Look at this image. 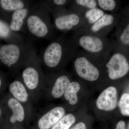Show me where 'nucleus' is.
Listing matches in <instances>:
<instances>
[{
  "instance_id": "nucleus-1",
  "label": "nucleus",
  "mask_w": 129,
  "mask_h": 129,
  "mask_svg": "<svg viewBox=\"0 0 129 129\" xmlns=\"http://www.w3.org/2000/svg\"><path fill=\"white\" fill-rule=\"evenodd\" d=\"M76 31L73 41L90 56H108L113 50V42L106 37Z\"/></svg>"
},
{
  "instance_id": "nucleus-2",
  "label": "nucleus",
  "mask_w": 129,
  "mask_h": 129,
  "mask_svg": "<svg viewBox=\"0 0 129 129\" xmlns=\"http://www.w3.org/2000/svg\"><path fill=\"white\" fill-rule=\"evenodd\" d=\"M77 45L74 42L58 40L49 44L44 51L43 61L47 68L54 69L66 56H75Z\"/></svg>"
},
{
  "instance_id": "nucleus-3",
  "label": "nucleus",
  "mask_w": 129,
  "mask_h": 129,
  "mask_svg": "<svg viewBox=\"0 0 129 129\" xmlns=\"http://www.w3.org/2000/svg\"><path fill=\"white\" fill-rule=\"evenodd\" d=\"M23 83L27 89L31 98L36 99L44 90L45 82L37 66L27 65L22 73Z\"/></svg>"
},
{
  "instance_id": "nucleus-4",
  "label": "nucleus",
  "mask_w": 129,
  "mask_h": 129,
  "mask_svg": "<svg viewBox=\"0 0 129 129\" xmlns=\"http://www.w3.org/2000/svg\"><path fill=\"white\" fill-rule=\"evenodd\" d=\"M115 51L109 54V58L106 64L109 78L114 80L122 78L129 72V62L127 52L113 50Z\"/></svg>"
},
{
  "instance_id": "nucleus-5",
  "label": "nucleus",
  "mask_w": 129,
  "mask_h": 129,
  "mask_svg": "<svg viewBox=\"0 0 129 129\" xmlns=\"http://www.w3.org/2000/svg\"><path fill=\"white\" fill-rule=\"evenodd\" d=\"M116 41L114 42V50L127 52L129 49V6L119 13L116 24Z\"/></svg>"
},
{
  "instance_id": "nucleus-6",
  "label": "nucleus",
  "mask_w": 129,
  "mask_h": 129,
  "mask_svg": "<svg viewBox=\"0 0 129 129\" xmlns=\"http://www.w3.org/2000/svg\"><path fill=\"white\" fill-rule=\"evenodd\" d=\"M74 62L76 73L81 78L94 81L99 78L100 73L98 68L90 61L89 55L84 52L77 54Z\"/></svg>"
},
{
  "instance_id": "nucleus-7",
  "label": "nucleus",
  "mask_w": 129,
  "mask_h": 129,
  "mask_svg": "<svg viewBox=\"0 0 129 129\" xmlns=\"http://www.w3.org/2000/svg\"><path fill=\"white\" fill-rule=\"evenodd\" d=\"M54 23L56 28L62 31L79 30L85 25L83 14L76 10L58 14Z\"/></svg>"
},
{
  "instance_id": "nucleus-8",
  "label": "nucleus",
  "mask_w": 129,
  "mask_h": 129,
  "mask_svg": "<svg viewBox=\"0 0 129 129\" xmlns=\"http://www.w3.org/2000/svg\"><path fill=\"white\" fill-rule=\"evenodd\" d=\"M118 17L119 14L105 13L92 25L78 30L90 34L106 37L107 34L116 26Z\"/></svg>"
},
{
  "instance_id": "nucleus-9",
  "label": "nucleus",
  "mask_w": 129,
  "mask_h": 129,
  "mask_svg": "<svg viewBox=\"0 0 129 129\" xmlns=\"http://www.w3.org/2000/svg\"><path fill=\"white\" fill-rule=\"evenodd\" d=\"M9 91L12 97L18 101L25 108L28 116L31 112V98L27 89L22 81L16 80L9 86Z\"/></svg>"
},
{
  "instance_id": "nucleus-10",
  "label": "nucleus",
  "mask_w": 129,
  "mask_h": 129,
  "mask_svg": "<svg viewBox=\"0 0 129 129\" xmlns=\"http://www.w3.org/2000/svg\"><path fill=\"white\" fill-rule=\"evenodd\" d=\"M64 108L57 106L48 110L40 117L37 122L39 129H50L65 115Z\"/></svg>"
},
{
  "instance_id": "nucleus-11",
  "label": "nucleus",
  "mask_w": 129,
  "mask_h": 129,
  "mask_svg": "<svg viewBox=\"0 0 129 129\" xmlns=\"http://www.w3.org/2000/svg\"><path fill=\"white\" fill-rule=\"evenodd\" d=\"M117 104V92L116 88L110 86L104 90L98 97L96 101L98 108L110 111L116 108Z\"/></svg>"
},
{
  "instance_id": "nucleus-12",
  "label": "nucleus",
  "mask_w": 129,
  "mask_h": 129,
  "mask_svg": "<svg viewBox=\"0 0 129 129\" xmlns=\"http://www.w3.org/2000/svg\"><path fill=\"white\" fill-rule=\"evenodd\" d=\"M21 54L20 48L15 44L4 45L0 48V60L3 64L9 67L17 63Z\"/></svg>"
},
{
  "instance_id": "nucleus-13",
  "label": "nucleus",
  "mask_w": 129,
  "mask_h": 129,
  "mask_svg": "<svg viewBox=\"0 0 129 129\" xmlns=\"http://www.w3.org/2000/svg\"><path fill=\"white\" fill-rule=\"evenodd\" d=\"M70 83L68 76L66 75H61L56 79L52 85L45 87L44 90L46 91L48 98L51 96L53 99H58L64 95Z\"/></svg>"
},
{
  "instance_id": "nucleus-14",
  "label": "nucleus",
  "mask_w": 129,
  "mask_h": 129,
  "mask_svg": "<svg viewBox=\"0 0 129 129\" xmlns=\"http://www.w3.org/2000/svg\"><path fill=\"white\" fill-rule=\"evenodd\" d=\"M27 23L29 30L35 36L43 38L48 35V26L39 16L35 14L30 15L27 19Z\"/></svg>"
},
{
  "instance_id": "nucleus-15",
  "label": "nucleus",
  "mask_w": 129,
  "mask_h": 129,
  "mask_svg": "<svg viewBox=\"0 0 129 129\" xmlns=\"http://www.w3.org/2000/svg\"><path fill=\"white\" fill-rule=\"evenodd\" d=\"M7 104L12 111V114L9 118V121L12 123H15L17 122L22 123L26 117H28L24 106L12 97L8 99Z\"/></svg>"
},
{
  "instance_id": "nucleus-16",
  "label": "nucleus",
  "mask_w": 129,
  "mask_h": 129,
  "mask_svg": "<svg viewBox=\"0 0 129 129\" xmlns=\"http://www.w3.org/2000/svg\"><path fill=\"white\" fill-rule=\"evenodd\" d=\"M28 9L26 8L15 11L12 15L10 28L13 31H19L24 23V19L27 15Z\"/></svg>"
},
{
  "instance_id": "nucleus-17",
  "label": "nucleus",
  "mask_w": 129,
  "mask_h": 129,
  "mask_svg": "<svg viewBox=\"0 0 129 129\" xmlns=\"http://www.w3.org/2000/svg\"><path fill=\"white\" fill-rule=\"evenodd\" d=\"M105 13L104 11L98 7L84 12L82 14L84 19L85 25L83 28L81 29L92 25L100 19Z\"/></svg>"
},
{
  "instance_id": "nucleus-18",
  "label": "nucleus",
  "mask_w": 129,
  "mask_h": 129,
  "mask_svg": "<svg viewBox=\"0 0 129 129\" xmlns=\"http://www.w3.org/2000/svg\"><path fill=\"white\" fill-rule=\"evenodd\" d=\"M80 85L76 81L71 82L64 94L66 101L71 105H74L78 102L77 93L80 89Z\"/></svg>"
},
{
  "instance_id": "nucleus-19",
  "label": "nucleus",
  "mask_w": 129,
  "mask_h": 129,
  "mask_svg": "<svg viewBox=\"0 0 129 129\" xmlns=\"http://www.w3.org/2000/svg\"><path fill=\"white\" fill-rule=\"evenodd\" d=\"M75 117L72 114H66L50 129H69L75 122Z\"/></svg>"
},
{
  "instance_id": "nucleus-20",
  "label": "nucleus",
  "mask_w": 129,
  "mask_h": 129,
  "mask_svg": "<svg viewBox=\"0 0 129 129\" xmlns=\"http://www.w3.org/2000/svg\"><path fill=\"white\" fill-rule=\"evenodd\" d=\"M0 4L3 9L6 11H15L24 8V4L20 0H1Z\"/></svg>"
},
{
  "instance_id": "nucleus-21",
  "label": "nucleus",
  "mask_w": 129,
  "mask_h": 129,
  "mask_svg": "<svg viewBox=\"0 0 129 129\" xmlns=\"http://www.w3.org/2000/svg\"><path fill=\"white\" fill-rule=\"evenodd\" d=\"M75 5L79 8L76 10L83 13L89 9L97 7V1L95 0H76L74 1Z\"/></svg>"
},
{
  "instance_id": "nucleus-22",
  "label": "nucleus",
  "mask_w": 129,
  "mask_h": 129,
  "mask_svg": "<svg viewBox=\"0 0 129 129\" xmlns=\"http://www.w3.org/2000/svg\"><path fill=\"white\" fill-rule=\"evenodd\" d=\"M98 6L103 11L112 12L118 8L117 1L114 0H98Z\"/></svg>"
},
{
  "instance_id": "nucleus-23",
  "label": "nucleus",
  "mask_w": 129,
  "mask_h": 129,
  "mask_svg": "<svg viewBox=\"0 0 129 129\" xmlns=\"http://www.w3.org/2000/svg\"><path fill=\"white\" fill-rule=\"evenodd\" d=\"M119 106L123 115H129V94L124 93L122 95Z\"/></svg>"
},
{
  "instance_id": "nucleus-24",
  "label": "nucleus",
  "mask_w": 129,
  "mask_h": 129,
  "mask_svg": "<svg viewBox=\"0 0 129 129\" xmlns=\"http://www.w3.org/2000/svg\"><path fill=\"white\" fill-rule=\"evenodd\" d=\"M69 129H86V127L84 123L80 122Z\"/></svg>"
},
{
  "instance_id": "nucleus-25",
  "label": "nucleus",
  "mask_w": 129,
  "mask_h": 129,
  "mask_svg": "<svg viewBox=\"0 0 129 129\" xmlns=\"http://www.w3.org/2000/svg\"><path fill=\"white\" fill-rule=\"evenodd\" d=\"M67 1L66 0H55L53 1V2L57 6H62L65 5Z\"/></svg>"
},
{
  "instance_id": "nucleus-26",
  "label": "nucleus",
  "mask_w": 129,
  "mask_h": 129,
  "mask_svg": "<svg viewBox=\"0 0 129 129\" xmlns=\"http://www.w3.org/2000/svg\"><path fill=\"white\" fill-rule=\"evenodd\" d=\"M115 129H125V123L123 121L118 122Z\"/></svg>"
},
{
  "instance_id": "nucleus-27",
  "label": "nucleus",
  "mask_w": 129,
  "mask_h": 129,
  "mask_svg": "<svg viewBox=\"0 0 129 129\" xmlns=\"http://www.w3.org/2000/svg\"><path fill=\"white\" fill-rule=\"evenodd\" d=\"M2 84V81L1 79L0 78V88H1V86Z\"/></svg>"
},
{
  "instance_id": "nucleus-28",
  "label": "nucleus",
  "mask_w": 129,
  "mask_h": 129,
  "mask_svg": "<svg viewBox=\"0 0 129 129\" xmlns=\"http://www.w3.org/2000/svg\"><path fill=\"white\" fill-rule=\"evenodd\" d=\"M2 114V111L1 108H0V116H1Z\"/></svg>"
},
{
  "instance_id": "nucleus-29",
  "label": "nucleus",
  "mask_w": 129,
  "mask_h": 129,
  "mask_svg": "<svg viewBox=\"0 0 129 129\" xmlns=\"http://www.w3.org/2000/svg\"></svg>"
}]
</instances>
